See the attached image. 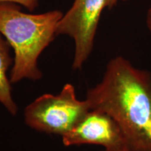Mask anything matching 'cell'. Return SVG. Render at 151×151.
Here are the masks:
<instances>
[{
  "label": "cell",
  "mask_w": 151,
  "mask_h": 151,
  "mask_svg": "<svg viewBox=\"0 0 151 151\" xmlns=\"http://www.w3.org/2000/svg\"><path fill=\"white\" fill-rule=\"evenodd\" d=\"M86 99L90 109L104 111L116 120L129 151H151V73L124 57H115Z\"/></svg>",
  "instance_id": "6da1fadb"
},
{
  "label": "cell",
  "mask_w": 151,
  "mask_h": 151,
  "mask_svg": "<svg viewBox=\"0 0 151 151\" xmlns=\"http://www.w3.org/2000/svg\"><path fill=\"white\" fill-rule=\"evenodd\" d=\"M62 16L59 10L27 14L16 4L0 3V34L14 52L9 76L11 83L42 78L38 59L55 38L57 26Z\"/></svg>",
  "instance_id": "7a4b0ae2"
},
{
  "label": "cell",
  "mask_w": 151,
  "mask_h": 151,
  "mask_svg": "<svg viewBox=\"0 0 151 151\" xmlns=\"http://www.w3.org/2000/svg\"><path fill=\"white\" fill-rule=\"evenodd\" d=\"M90 110L86 99H78L72 84L63 86L56 95L45 94L24 109V122L37 131L62 137Z\"/></svg>",
  "instance_id": "3957f363"
},
{
  "label": "cell",
  "mask_w": 151,
  "mask_h": 151,
  "mask_svg": "<svg viewBox=\"0 0 151 151\" xmlns=\"http://www.w3.org/2000/svg\"><path fill=\"white\" fill-rule=\"evenodd\" d=\"M109 0H74L58 22L57 36L67 35L74 41L73 70L81 69L91 54L100 18Z\"/></svg>",
  "instance_id": "277c9868"
},
{
  "label": "cell",
  "mask_w": 151,
  "mask_h": 151,
  "mask_svg": "<svg viewBox=\"0 0 151 151\" xmlns=\"http://www.w3.org/2000/svg\"><path fill=\"white\" fill-rule=\"evenodd\" d=\"M62 139L66 146L93 144L107 151H129L127 139L116 120L96 109H90Z\"/></svg>",
  "instance_id": "5b68a950"
},
{
  "label": "cell",
  "mask_w": 151,
  "mask_h": 151,
  "mask_svg": "<svg viewBox=\"0 0 151 151\" xmlns=\"http://www.w3.org/2000/svg\"><path fill=\"white\" fill-rule=\"evenodd\" d=\"M11 46L0 34V104L12 116L18 113V106L12 95L10 78L8 76L9 68L14 64L11 55Z\"/></svg>",
  "instance_id": "8992f818"
},
{
  "label": "cell",
  "mask_w": 151,
  "mask_h": 151,
  "mask_svg": "<svg viewBox=\"0 0 151 151\" xmlns=\"http://www.w3.org/2000/svg\"><path fill=\"white\" fill-rule=\"evenodd\" d=\"M0 3H13L22 6L28 11H33L39 6V0H0Z\"/></svg>",
  "instance_id": "52a82bcc"
},
{
  "label": "cell",
  "mask_w": 151,
  "mask_h": 151,
  "mask_svg": "<svg viewBox=\"0 0 151 151\" xmlns=\"http://www.w3.org/2000/svg\"><path fill=\"white\" fill-rule=\"evenodd\" d=\"M146 23L147 28H148L149 32L151 36V6L149 7L146 14Z\"/></svg>",
  "instance_id": "ba28073f"
},
{
  "label": "cell",
  "mask_w": 151,
  "mask_h": 151,
  "mask_svg": "<svg viewBox=\"0 0 151 151\" xmlns=\"http://www.w3.org/2000/svg\"><path fill=\"white\" fill-rule=\"evenodd\" d=\"M129 1V0H109L108 5H107V8L111 9H112L113 7H114L115 6L117 5L119 1Z\"/></svg>",
  "instance_id": "9c48e42d"
},
{
  "label": "cell",
  "mask_w": 151,
  "mask_h": 151,
  "mask_svg": "<svg viewBox=\"0 0 151 151\" xmlns=\"http://www.w3.org/2000/svg\"><path fill=\"white\" fill-rule=\"evenodd\" d=\"M101 151H107V150H101Z\"/></svg>",
  "instance_id": "30bf717a"
}]
</instances>
